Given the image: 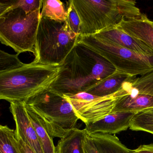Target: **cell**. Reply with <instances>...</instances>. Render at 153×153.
<instances>
[{
    "label": "cell",
    "instance_id": "cell-23",
    "mask_svg": "<svg viewBox=\"0 0 153 153\" xmlns=\"http://www.w3.org/2000/svg\"><path fill=\"white\" fill-rule=\"evenodd\" d=\"M42 0H18L15 1L13 7H19L26 14H29L42 7Z\"/></svg>",
    "mask_w": 153,
    "mask_h": 153
},
{
    "label": "cell",
    "instance_id": "cell-6",
    "mask_svg": "<svg viewBox=\"0 0 153 153\" xmlns=\"http://www.w3.org/2000/svg\"><path fill=\"white\" fill-rule=\"evenodd\" d=\"M41 9L26 14L19 7H12L0 17V42L17 54L34 53Z\"/></svg>",
    "mask_w": 153,
    "mask_h": 153
},
{
    "label": "cell",
    "instance_id": "cell-5",
    "mask_svg": "<svg viewBox=\"0 0 153 153\" xmlns=\"http://www.w3.org/2000/svg\"><path fill=\"white\" fill-rule=\"evenodd\" d=\"M25 104L34 110L53 138H62L69 131L76 128L79 119L63 94L49 88L29 98Z\"/></svg>",
    "mask_w": 153,
    "mask_h": 153
},
{
    "label": "cell",
    "instance_id": "cell-22",
    "mask_svg": "<svg viewBox=\"0 0 153 153\" xmlns=\"http://www.w3.org/2000/svg\"><path fill=\"white\" fill-rule=\"evenodd\" d=\"M67 3V23L71 29L76 34L80 35V21L72 4L70 1Z\"/></svg>",
    "mask_w": 153,
    "mask_h": 153
},
{
    "label": "cell",
    "instance_id": "cell-13",
    "mask_svg": "<svg viewBox=\"0 0 153 153\" xmlns=\"http://www.w3.org/2000/svg\"><path fill=\"white\" fill-rule=\"evenodd\" d=\"M96 36L136 53L153 57V51L144 43L129 36L117 26L102 31Z\"/></svg>",
    "mask_w": 153,
    "mask_h": 153
},
{
    "label": "cell",
    "instance_id": "cell-27",
    "mask_svg": "<svg viewBox=\"0 0 153 153\" xmlns=\"http://www.w3.org/2000/svg\"><path fill=\"white\" fill-rule=\"evenodd\" d=\"M134 153H153V143L140 146L135 150H133Z\"/></svg>",
    "mask_w": 153,
    "mask_h": 153
},
{
    "label": "cell",
    "instance_id": "cell-14",
    "mask_svg": "<svg viewBox=\"0 0 153 153\" xmlns=\"http://www.w3.org/2000/svg\"><path fill=\"white\" fill-rule=\"evenodd\" d=\"M132 76L117 72L100 82L92 87L85 92L98 97H105L114 94L120 90L123 84Z\"/></svg>",
    "mask_w": 153,
    "mask_h": 153
},
{
    "label": "cell",
    "instance_id": "cell-8",
    "mask_svg": "<svg viewBox=\"0 0 153 153\" xmlns=\"http://www.w3.org/2000/svg\"><path fill=\"white\" fill-rule=\"evenodd\" d=\"M64 95L71 104L77 117L85 125L99 121L112 113L116 102L114 93L105 97L86 92Z\"/></svg>",
    "mask_w": 153,
    "mask_h": 153
},
{
    "label": "cell",
    "instance_id": "cell-1",
    "mask_svg": "<svg viewBox=\"0 0 153 153\" xmlns=\"http://www.w3.org/2000/svg\"><path fill=\"white\" fill-rule=\"evenodd\" d=\"M116 72L108 60L78 43L62 65L58 77L49 89L63 95L85 92Z\"/></svg>",
    "mask_w": 153,
    "mask_h": 153
},
{
    "label": "cell",
    "instance_id": "cell-17",
    "mask_svg": "<svg viewBox=\"0 0 153 153\" xmlns=\"http://www.w3.org/2000/svg\"><path fill=\"white\" fill-rule=\"evenodd\" d=\"M25 105L29 117L36 131L43 153H56L53 138L49 135L45 128L43 126L34 110L29 106L25 104Z\"/></svg>",
    "mask_w": 153,
    "mask_h": 153
},
{
    "label": "cell",
    "instance_id": "cell-2",
    "mask_svg": "<svg viewBox=\"0 0 153 153\" xmlns=\"http://www.w3.org/2000/svg\"><path fill=\"white\" fill-rule=\"evenodd\" d=\"M61 65L33 62L0 73V100L25 102L36 94L49 89L58 77Z\"/></svg>",
    "mask_w": 153,
    "mask_h": 153
},
{
    "label": "cell",
    "instance_id": "cell-26",
    "mask_svg": "<svg viewBox=\"0 0 153 153\" xmlns=\"http://www.w3.org/2000/svg\"><path fill=\"white\" fill-rule=\"evenodd\" d=\"M17 137L19 149L21 153H36L28 145L24 143L20 138Z\"/></svg>",
    "mask_w": 153,
    "mask_h": 153
},
{
    "label": "cell",
    "instance_id": "cell-24",
    "mask_svg": "<svg viewBox=\"0 0 153 153\" xmlns=\"http://www.w3.org/2000/svg\"><path fill=\"white\" fill-rule=\"evenodd\" d=\"M83 153H99L91 138L85 134L82 141Z\"/></svg>",
    "mask_w": 153,
    "mask_h": 153
},
{
    "label": "cell",
    "instance_id": "cell-20",
    "mask_svg": "<svg viewBox=\"0 0 153 153\" xmlns=\"http://www.w3.org/2000/svg\"><path fill=\"white\" fill-rule=\"evenodd\" d=\"M129 128L153 135V108L137 113L131 120Z\"/></svg>",
    "mask_w": 153,
    "mask_h": 153
},
{
    "label": "cell",
    "instance_id": "cell-11",
    "mask_svg": "<svg viewBox=\"0 0 153 153\" xmlns=\"http://www.w3.org/2000/svg\"><path fill=\"white\" fill-rule=\"evenodd\" d=\"M137 113L131 111L112 112L99 121L85 125L84 129L87 134L98 133L115 134L127 130Z\"/></svg>",
    "mask_w": 153,
    "mask_h": 153
},
{
    "label": "cell",
    "instance_id": "cell-9",
    "mask_svg": "<svg viewBox=\"0 0 153 153\" xmlns=\"http://www.w3.org/2000/svg\"><path fill=\"white\" fill-rule=\"evenodd\" d=\"M114 95L116 102L112 112L131 111L138 113L153 108L152 95L134 90L126 84V81Z\"/></svg>",
    "mask_w": 153,
    "mask_h": 153
},
{
    "label": "cell",
    "instance_id": "cell-12",
    "mask_svg": "<svg viewBox=\"0 0 153 153\" xmlns=\"http://www.w3.org/2000/svg\"><path fill=\"white\" fill-rule=\"evenodd\" d=\"M117 27L144 43L153 51V24L146 14L142 13L137 18L123 19Z\"/></svg>",
    "mask_w": 153,
    "mask_h": 153
},
{
    "label": "cell",
    "instance_id": "cell-3",
    "mask_svg": "<svg viewBox=\"0 0 153 153\" xmlns=\"http://www.w3.org/2000/svg\"><path fill=\"white\" fill-rule=\"evenodd\" d=\"M80 21L81 36L94 35L142 14L134 0H71Z\"/></svg>",
    "mask_w": 153,
    "mask_h": 153
},
{
    "label": "cell",
    "instance_id": "cell-21",
    "mask_svg": "<svg viewBox=\"0 0 153 153\" xmlns=\"http://www.w3.org/2000/svg\"><path fill=\"white\" fill-rule=\"evenodd\" d=\"M19 54H12L0 49V73L14 68L24 64L19 58Z\"/></svg>",
    "mask_w": 153,
    "mask_h": 153
},
{
    "label": "cell",
    "instance_id": "cell-4",
    "mask_svg": "<svg viewBox=\"0 0 153 153\" xmlns=\"http://www.w3.org/2000/svg\"><path fill=\"white\" fill-rule=\"evenodd\" d=\"M81 37L71 29L66 20L61 21L41 17L32 62L48 65L62 64Z\"/></svg>",
    "mask_w": 153,
    "mask_h": 153
},
{
    "label": "cell",
    "instance_id": "cell-7",
    "mask_svg": "<svg viewBox=\"0 0 153 153\" xmlns=\"http://www.w3.org/2000/svg\"><path fill=\"white\" fill-rule=\"evenodd\" d=\"M78 43L108 60L120 72L137 76L153 71V57L138 54L96 35L81 36Z\"/></svg>",
    "mask_w": 153,
    "mask_h": 153
},
{
    "label": "cell",
    "instance_id": "cell-16",
    "mask_svg": "<svg viewBox=\"0 0 153 153\" xmlns=\"http://www.w3.org/2000/svg\"><path fill=\"white\" fill-rule=\"evenodd\" d=\"M85 134V129L76 128L70 130L59 140L56 153H83L82 141Z\"/></svg>",
    "mask_w": 153,
    "mask_h": 153
},
{
    "label": "cell",
    "instance_id": "cell-10",
    "mask_svg": "<svg viewBox=\"0 0 153 153\" xmlns=\"http://www.w3.org/2000/svg\"><path fill=\"white\" fill-rule=\"evenodd\" d=\"M10 109L16 125V137L28 145L36 153H44L26 110L25 102H11Z\"/></svg>",
    "mask_w": 153,
    "mask_h": 153
},
{
    "label": "cell",
    "instance_id": "cell-19",
    "mask_svg": "<svg viewBox=\"0 0 153 153\" xmlns=\"http://www.w3.org/2000/svg\"><path fill=\"white\" fill-rule=\"evenodd\" d=\"M0 153H21L15 130L0 125Z\"/></svg>",
    "mask_w": 153,
    "mask_h": 153
},
{
    "label": "cell",
    "instance_id": "cell-25",
    "mask_svg": "<svg viewBox=\"0 0 153 153\" xmlns=\"http://www.w3.org/2000/svg\"><path fill=\"white\" fill-rule=\"evenodd\" d=\"M15 1L0 0V17L7 10L12 8Z\"/></svg>",
    "mask_w": 153,
    "mask_h": 153
},
{
    "label": "cell",
    "instance_id": "cell-15",
    "mask_svg": "<svg viewBox=\"0 0 153 153\" xmlns=\"http://www.w3.org/2000/svg\"><path fill=\"white\" fill-rule=\"evenodd\" d=\"M89 135L99 153H134L114 135L98 134Z\"/></svg>",
    "mask_w": 153,
    "mask_h": 153
},
{
    "label": "cell",
    "instance_id": "cell-18",
    "mask_svg": "<svg viewBox=\"0 0 153 153\" xmlns=\"http://www.w3.org/2000/svg\"><path fill=\"white\" fill-rule=\"evenodd\" d=\"M41 17L64 21L67 19V10L60 0H42Z\"/></svg>",
    "mask_w": 153,
    "mask_h": 153
},
{
    "label": "cell",
    "instance_id": "cell-28",
    "mask_svg": "<svg viewBox=\"0 0 153 153\" xmlns=\"http://www.w3.org/2000/svg\"><path fill=\"white\" fill-rule=\"evenodd\" d=\"M152 22H153V21H152Z\"/></svg>",
    "mask_w": 153,
    "mask_h": 153
}]
</instances>
